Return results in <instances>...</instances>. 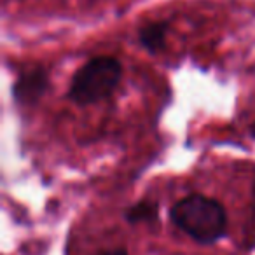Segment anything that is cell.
I'll return each instance as SVG.
<instances>
[{"instance_id": "6da1fadb", "label": "cell", "mask_w": 255, "mask_h": 255, "mask_svg": "<svg viewBox=\"0 0 255 255\" xmlns=\"http://www.w3.org/2000/svg\"><path fill=\"white\" fill-rule=\"evenodd\" d=\"M171 220L178 229L203 245L215 243L227 229V213L224 206L205 194H191L175 203Z\"/></svg>"}, {"instance_id": "7a4b0ae2", "label": "cell", "mask_w": 255, "mask_h": 255, "mask_svg": "<svg viewBox=\"0 0 255 255\" xmlns=\"http://www.w3.org/2000/svg\"><path fill=\"white\" fill-rule=\"evenodd\" d=\"M123 77V65L114 56H96L72 77L68 98L79 105H91L116 91Z\"/></svg>"}, {"instance_id": "3957f363", "label": "cell", "mask_w": 255, "mask_h": 255, "mask_svg": "<svg viewBox=\"0 0 255 255\" xmlns=\"http://www.w3.org/2000/svg\"><path fill=\"white\" fill-rule=\"evenodd\" d=\"M47 89V75L44 70H30L19 77V81L14 86V95L19 102L33 103L46 93Z\"/></svg>"}, {"instance_id": "277c9868", "label": "cell", "mask_w": 255, "mask_h": 255, "mask_svg": "<svg viewBox=\"0 0 255 255\" xmlns=\"http://www.w3.org/2000/svg\"><path fill=\"white\" fill-rule=\"evenodd\" d=\"M166 23H150L140 30V40L152 53H157L164 47L166 40Z\"/></svg>"}, {"instance_id": "5b68a950", "label": "cell", "mask_w": 255, "mask_h": 255, "mask_svg": "<svg viewBox=\"0 0 255 255\" xmlns=\"http://www.w3.org/2000/svg\"><path fill=\"white\" fill-rule=\"evenodd\" d=\"M126 219L131 224H138V222H152L157 219V205L149 201H142L136 203L135 206L126 212Z\"/></svg>"}, {"instance_id": "8992f818", "label": "cell", "mask_w": 255, "mask_h": 255, "mask_svg": "<svg viewBox=\"0 0 255 255\" xmlns=\"http://www.w3.org/2000/svg\"><path fill=\"white\" fill-rule=\"evenodd\" d=\"M100 255H128V252L124 248H116V250H107Z\"/></svg>"}, {"instance_id": "52a82bcc", "label": "cell", "mask_w": 255, "mask_h": 255, "mask_svg": "<svg viewBox=\"0 0 255 255\" xmlns=\"http://www.w3.org/2000/svg\"><path fill=\"white\" fill-rule=\"evenodd\" d=\"M252 135H254V136H255V123H254V124H252Z\"/></svg>"}]
</instances>
